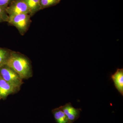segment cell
I'll list each match as a JSON object with an SVG mask.
<instances>
[{"instance_id":"cell-1","label":"cell","mask_w":123,"mask_h":123,"mask_svg":"<svg viewBox=\"0 0 123 123\" xmlns=\"http://www.w3.org/2000/svg\"><path fill=\"white\" fill-rule=\"evenodd\" d=\"M6 65L15 71L22 79L30 76L31 68L29 61L20 54L11 52Z\"/></svg>"},{"instance_id":"cell-9","label":"cell","mask_w":123,"mask_h":123,"mask_svg":"<svg viewBox=\"0 0 123 123\" xmlns=\"http://www.w3.org/2000/svg\"><path fill=\"white\" fill-rule=\"evenodd\" d=\"M52 112L56 123H68L66 116L60 107L52 110Z\"/></svg>"},{"instance_id":"cell-5","label":"cell","mask_w":123,"mask_h":123,"mask_svg":"<svg viewBox=\"0 0 123 123\" xmlns=\"http://www.w3.org/2000/svg\"><path fill=\"white\" fill-rule=\"evenodd\" d=\"M66 116L68 123H74L79 119L82 110L80 108H76L69 103L60 107Z\"/></svg>"},{"instance_id":"cell-11","label":"cell","mask_w":123,"mask_h":123,"mask_svg":"<svg viewBox=\"0 0 123 123\" xmlns=\"http://www.w3.org/2000/svg\"><path fill=\"white\" fill-rule=\"evenodd\" d=\"M60 2L59 0H40V6L42 9L55 5Z\"/></svg>"},{"instance_id":"cell-15","label":"cell","mask_w":123,"mask_h":123,"mask_svg":"<svg viewBox=\"0 0 123 123\" xmlns=\"http://www.w3.org/2000/svg\"></svg>"},{"instance_id":"cell-14","label":"cell","mask_w":123,"mask_h":123,"mask_svg":"<svg viewBox=\"0 0 123 123\" xmlns=\"http://www.w3.org/2000/svg\"><path fill=\"white\" fill-rule=\"evenodd\" d=\"M59 1H60L61 0H59Z\"/></svg>"},{"instance_id":"cell-8","label":"cell","mask_w":123,"mask_h":123,"mask_svg":"<svg viewBox=\"0 0 123 123\" xmlns=\"http://www.w3.org/2000/svg\"><path fill=\"white\" fill-rule=\"evenodd\" d=\"M29 8L30 14L32 16L38 11L42 10L40 0H23Z\"/></svg>"},{"instance_id":"cell-12","label":"cell","mask_w":123,"mask_h":123,"mask_svg":"<svg viewBox=\"0 0 123 123\" xmlns=\"http://www.w3.org/2000/svg\"><path fill=\"white\" fill-rule=\"evenodd\" d=\"M9 15L6 11V8L0 7V23L4 22H8Z\"/></svg>"},{"instance_id":"cell-4","label":"cell","mask_w":123,"mask_h":123,"mask_svg":"<svg viewBox=\"0 0 123 123\" xmlns=\"http://www.w3.org/2000/svg\"><path fill=\"white\" fill-rule=\"evenodd\" d=\"M6 10L9 16L23 13L30 15L29 8L23 0H13L6 8Z\"/></svg>"},{"instance_id":"cell-3","label":"cell","mask_w":123,"mask_h":123,"mask_svg":"<svg viewBox=\"0 0 123 123\" xmlns=\"http://www.w3.org/2000/svg\"><path fill=\"white\" fill-rule=\"evenodd\" d=\"M0 75L5 80L17 89L22 84V79L19 75L6 65L0 68Z\"/></svg>"},{"instance_id":"cell-13","label":"cell","mask_w":123,"mask_h":123,"mask_svg":"<svg viewBox=\"0 0 123 123\" xmlns=\"http://www.w3.org/2000/svg\"><path fill=\"white\" fill-rule=\"evenodd\" d=\"M13 0H0V7L6 8Z\"/></svg>"},{"instance_id":"cell-2","label":"cell","mask_w":123,"mask_h":123,"mask_svg":"<svg viewBox=\"0 0 123 123\" xmlns=\"http://www.w3.org/2000/svg\"><path fill=\"white\" fill-rule=\"evenodd\" d=\"M31 17L29 14L27 13L9 16L8 22L16 27L23 35L28 30L31 22Z\"/></svg>"},{"instance_id":"cell-7","label":"cell","mask_w":123,"mask_h":123,"mask_svg":"<svg viewBox=\"0 0 123 123\" xmlns=\"http://www.w3.org/2000/svg\"><path fill=\"white\" fill-rule=\"evenodd\" d=\"M111 78L116 88L119 93L123 95V69H118L116 72L112 74Z\"/></svg>"},{"instance_id":"cell-10","label":"cell","mask_w":123,"mask_h":123,"mask_svg":"<svg viewBox=\"0 0 123 123\" xmlns=\"http://www.w3.org/2000/svg\"><path fill=\"white\" fill-rule=\"evenodd\" d=\"M11 53L7 49L0 48V68L6 65Z\"/></svg>"},{"instance_id":"cell-6","label":"cell","mask_w":123,"mask_h":123,"mask_svg":"<svg viewBox=\"0 0 123 123\" xmlns=\"http://www.w3.org/2000/svg\"><path fill=\"white\" fill-rule=\"evenodd\" d=\"M18 89L12 85L1 77L0 75V97L4 99L9 95L14 92Z\"/></svg>"}]
</instances>
